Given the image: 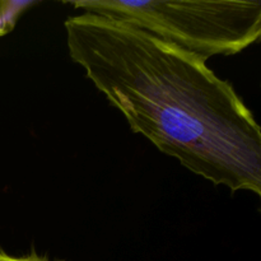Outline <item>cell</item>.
<instances>
[{
  "instance_id": "cell-3",
  "label": "cell",
  "mask_w": 261,
  "mask_h": 261,
  "mask_svg": "<svg viewBox=\"0 0 261 261\" xmlns=\"http://www.w3.org/2000/svg\"><path fill=\"white\" fill-rule=\"evenodd\" d=\"M33 3L28 2H8L0 0V37L8 35L14 30L18 22V18L25 8L32 5Z\"/></svg>"
},
{
  "instance_id": "cell-4",
  "label": "cell",
  "mask_w": 261,
  "mask_h": 261,
  "mask_svg": "<svg viewBox=\"0 0 261 261\" xmlns=\"http://www.w3.org/2000/svg\"><path fill=\"white\" fill-rule=\"evenodd\" d=\"M0 261H60V260H51L50 257L42 256L36 252L27 255H12L0 250Z\"/></svg>"
},
{
  "instance_id": "cell-1",
  "label": "cell",
  "mask_w": 261,
  "mask_h": 261,
  "mask_svg": "<svg viewBox=\"0 0 261 261\" xmlns=\"http://www.w3.org/2000/svg\"><path fill=\"white\" fill-rule=\"evenodd\" d=\"M69 56L132 130L216 186L261 195V129L206 61L115 18H66Z\"/></svg>"
},
{
  "instance_id": "cell-2",
  "label": "cell",
  "mask_w": 261,
  "mask_h": 261,
  "mask_svg": "<svg viewBox=\"0 0 261 261\" xmlns=\"http://www.w3.org/2000/svg\"><path fill=\"white\" fill-rule=\"evenodd\" d=\"M82 13L115 18L206 61L236 55L259 41L261 2L78 0Z\"/></svg>"
}]
</instances>
